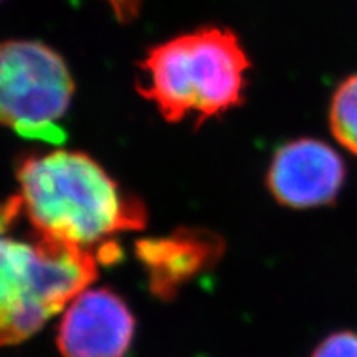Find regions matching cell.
<instances>
[{"mask_svg":"<svg viewBox=\"0 0 357 357\" xmlns=\"http://www.w3.org/2000/svg\"><path fill=\"white\" fill-rule=\"evenodd\" d=\"M15 176L25 215L38 235L96 253L147 223L142 200L124 192L84 153L56 149L26 155Z\"/></svg>","mask_w":357,"mask_h":357,"instance_id":"1","label":"cell"},{"mask_svg":"<svg viewBox=\"0 0 357 357\" xmlns=\"http://www.w3.org/2000/svg\"><path fill=\"white\" fill-rule=\"evenodd\" d=\"M250 61L229 29L204 26L155 45L147 52L137 91L158 106L169 123L187 116L197 126L243 102Z\"/></svg>","mask_w":357,"mask_h":357,"instance_id":"2","label":"cell"},{"mask_svg":"<svg viewBox=\"0 0 357 357\" xmlns=\"http://www.w3.org/2000/svg\"><path fill=\"white\" fill-rule=\"evenodd\" d=\"M96 253L33 231L0 240V347L20 344L98 276Z\"/></svg>","mask_w":357,"mask_h":357,"instance_id":"3","label":"cell"},{"mask_svg":"<svg viewBox=\"0 0 357 357\" xmlns=\"http://www.w3.org/2000/svg\"><path fill=\"white\" fill-rule=\"evenodd\" d=\"M75 83L53 48L33 40L0 42V126L26 139L61 144L58 121L66 114Z\"/></svg>","mask_w":357,"mask_h":357,"instance_id":"4","label":"cell"},{"mask_svg":"<svg viewBox=\"0 0 357 357\" xmlns=\"http://www.w3.org/2000/svg\"><path fill=\"white\" fill-rule=\"evenodd\" d=\"M136 316L111 288H86L66 307L56 328L61 357H126Z\"/></svg>","mask_w":357,"mask_h":357,"instance_id":"5","label":"cell"},{"mask_svg":"<svg viewBox=\"0 0 357 357\" xmlns=\"http://www.w3.org/2000/svg\"><path fill=\"white\" fill-rule=\"evenodd\" d=\"M344 182L346 164L337 151L307 137L280 147L266 172L270 194L294 211L331 205Z\"/></svg>","mask_w":357,"mask_h":357,"instance_id":"6","label":"cell"},{"mask_svg":"<svg viewBox=\"0 0 357 357\" xmlns=\"http://www.w3.org/2000/svg\"><path fill=\"white\" fill-rule=\"evenodd\" d=\"M223 252L225 240L199 227H181L167 235L137 240L134 247L147 288L160 301L176 300L187 284L212 271Z\"/></svg>","mask_w":357,"mask_h":357,"instance_id":"7","label":"cell"},{"mask_svg":"<svg viewBox=\"0 0 357 357\" xmlns=\"http://www.w3.org/2000/svg\"><path fill=\"white\" fill-rule=\"evenodd\" d=\"M329 126L339 144L357 155V73L346 78L334 91Z\"/></svg>","mask_w":357,"mask_h":357,"instance_id":"8","label":"cell"},{"mask_svg":"<svg viewBox=\"0 0 357 357\" xmlns=\"http://www.w3.org/2000/svg\"><path fill=\"white\" fill-rule=\"evenodd\" d=\"M310 357H357V331L342 329L328 334Z\"/></svg>","mask_w":357,"mask_h":357,"instance_id":"9","label":"cell"},{"mask_svg":"<svg viewBox=\"0 0 357 357\" xmlns=\"http://www.w3.org/2000/svg\"><path fill=\"white\" fill-rule=\"evenodd\" d=\"M24 212V202L20 195H13L0 202V240L10 235Z\"/></svg>","mask_w":357,"mask_h":357,"instance_id":"10","label":"cell"},{"mask_svg":"<svg viewBox=\"0 0 357 357\" xmlns=\"http://www.w3.org/2000/svg\"><path fill=\"white\" fill-rule=\"evenodd\" d=\"M119 22H131L139 15L144 0H105Z\"/></svg>","mask_w":357,"mask_h":357,"instance_id":"11","label":"cell"},{"mask_svg":"<svg viewBox=\"0 0 357 357\" xmlns=\"http://www.w3.org/2000/svg\"><path fill=\"white\" fill-rule=\"evenodd\" d=\"M0 2H2V0H0Z\"/></svg>","mask_w":357,"mask_h":357,"instance_id":"12","label":"cell"}]
</instances>
